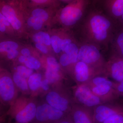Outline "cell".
I'll use <instances>...</instances> for the list:
<instances>
[{
  "label": "cell",
  "instance_id": "6da1fadb",
  "mask_svg": "<svg viewBox=\"0 0 123 123\" xmlns=\"http://www.w3.org/2000/svg\"><path fill=\"white\" fill-rule=\"evenodd\" d=\"M88 20L89 33L95 41L103 42L107 39L111 28V23L103 15L95 13L91 15Z\"/></svg>",
  "mask_w": 123,
  "mask_h": 123
},
{
  "label": "cell",
  "instance_id": "7a4b0ae2",
  "mask_svg": "<svg viewBox=\"0 0 123 123\" xmlns=\"http://www.w3.org/2000/svg\"><path fill=\"white\" fill-rule=\"evenodd\" d=\"M87 0H74L60 10L59 17L62 24L70 26L76 24L84 13Z\"/></svg>",
  "mask_w": 123,
  "mask_h": 123
},
{
  "label": "cell",
  "instance_id": "3957f363",
  "mask_svg": "<svg viewBox=\"0 0 123 123\" xmlns=\"http://www.w3.org/2000/svg\"><path fill=\"white\" fill-rule=\"evenodd\" d=\"M64 112L56 109L48 103L37 107L33 123H56L64 117Z\"/></svg>",
  "mask_w": 123,
  "mask_h": 123
},
{
  "label": "cell",
  "instance_id": "277c9868",
  "mask_svg": "<svg viewBox=\"0 0 123 123\" xmlns=\"http://www.w3.org/2000/svg\"><path fill=\"white\" fill-rule=\"evenodd\" d=\"M37 108L35 103L31 102L23 106L14 108L9 113L15 122L30 123L35 118Z\"/></svg>",
  "mask_w": 123,
  "mask_h": 123
},
{
  "label": "cell",
  "instance_id": "5b68a950",
  "mask_svg": "<svg viewBox=\"0 0 123 123\" xmlns=\"http://www.w3.org/2000/svg\"><path fill=\"white\" fill-rule=\"evenodd\" d=\"M19 5L1 0L0 4V12L6 17L16 30H20L21 23L17 17L18 10Z\"/></svg>",
  "mask_w": 123,
  "mask_h": 123
},
{
  "label": "cell",
  "instance_id": "8992f818",
  "mask_svg": "<svg viewBox=\"0 0 123 123\" xmlns=\"http://www.w3.org/2000/svg\"><path fill=\"white\" fill-rule=\"evenodd\" d=\"M15 86L12 78L7 75H1L0 78V95L2 101L9 103L15 97Z\"/></svg>",
  "mask_w": 123,
  "mask_h": 123
},
{
  "label": "cell",
  "instance_id": "52a82bcc",
  "mask_svg": "<svg viewBox=\"0 0 123 123\" xmlns=\"http://www.w3.org/2000/svg\"><path fill=\"white\" fill-rule=\"evenodd\" d=\"M101 54L98 48L93 44H84L79 48L78 59L86 64L95 63L100 59Z\"/></svg>",
  "mask_w": 123,
  "mask_h": 123
},
{
  "label": "cell",
  "instance_id": "ba28073f",
  "mask_svg": "<svg viewBox=\"0 0 123 123\" xmlns=\"http://www.w3.org/2000/svg\"><path fill=\"white\" fill-rule=\"evenodd\" d=\"M75 96L79 102L88 106L97 105L100 102L98 97L93 94L89 89L85 86L77 88Z\"/></svg>",
  "mask_w": 123,
  "mask_h": 123
},
{
  "label": "cell",
  "instance_id": "9c48e42d",
  "mask_svg": "<svg viewBox=\"0 0 123 123\" xmlns=\"http://www.w3.org/2000/svg\"><path fill=\"white\" fill-rule=\"evenodd\" d=\"M46 99L47 103L56 109L64 112L68 109V101L57 92L54 91L49 92L46 95Z\"/></svg>",
  "mask_w": 123,
  "mask_h": 123
},
{
  "label": "cell",
  "instance_id": "30bf717a",
  "mask_svg": "<svg viewBox=\"0 0 123 123\" xmlns=\"http://www.w3.org/2000/svg\"><path fill=\"white\" fill-rule=\"evenodd\" d=\"M58 0H20V4L26 8L35 7L55 8L59 5Z\"/></svg>",
  "mask_w": 123,
  "mask_h": 123
},
{
  "label": "cell",
  "instance_id": "8fae6325",
  "mask_svg": "<svg viewBox=\"0 0 123 123\" xmlns=\"http://www.w3.org/2000/svg\"><path fill=\"white\" fill-rule=\"evenodd\" d=\"M118 114H123V112L116 111L106 106H100L95 110V119L97 122L103 123L110 117Z\"/></svg>",
  "mask_w": 123,
  "mask_h": 123
},
{
  "label": "cell",
  "instance_id": "7c38bea8",
  "mask_svg": "<svg viewBox=\"0 0 123 123\" xmlns=\"http://www.w3.org/2000/svg\"><path fill=\"white\" fill-rule=\"evenodd\" d=\"M108 11L115 18H120L123 14V0H107Z\"/></svg>",
  "mask_w": 123,
  "mask_h": 123
},
{
  "label": "cell",
  "instance_id": "4fadbf2b",
  "mask_svg": "<svg viewBox=\"0 0 123 123\" xmlns=\"http://www.w3.org/2000/svg\"><path fill=\"white\" fill-rule=\"evenodd\" d=\"M75 76L77 80L84 82L87 80L89 76V68L87 64L79 61L75 67Z\"/></svg>",
  "mask_w": 123,
  "mask_h": 123
},
{
  "label": "cell",
  "instance_id": "5bb4252c",
  "mask_svg": "<svg viewBox=\"0 0 123 123\" xmlns=\"http://www.w3.org/2000/svg\"><path fill=\"white\" fill-rule=\"evenodd\" d=\"M72 119L74 123H92L88 114L81 110H75L73 112Z\"/></svg>",
  "mask_w": 123,
  "mask_h": 123
},
{
  "label": "cell",
  "instance_id": "9a60e30c",
  "mask_svg": "<svg viewBox=\"0 0 123 123\" xmlns=\"http://www.w3.org/2000/svg\"><path fill=\"white\" fill-rule=\"evenodd\" d=\"M42 81V76L38 73H33L28 78V86L32 91H36L40 87Z\"/></svg>",
  "mask_w": 123,
  "mask_h": 123
},
{
  "label": "cell",
  "instance_id": "2e32d148",
  "mask_svg": "<svg viewBox=\"0 0 123 123\" xmlns=\"http://www.w3.org/2000/svg\"><path fill=\"white\" fill-rule=\"evenodd\" d=\"M31 8V16L42 20L43 22L47 21L49 18V12L47 9L43 7H32Z\"/></svg>",
  "mask_w": 123,
  "mask_h": 123
},
{
  "label": "cell",
  "instance_id": "e0dca14e",
  "mask_svg": "<svg viewBox=\"0 0 123 123\" xmlns=\"http://www.w3.org/2000/svg\"><path fill=\"white\" fill-rule=\"evenodd\" d=\"M12 79L14 84L20 90L24 92L29 90V86L26 79L21 76L17 72L13 74Z\"/></svg>",
  "mask_w": 123,
  "mask_h": 123
},
{
  "label": "cell",
  "instance_id": "ac0fdd59",
  "mask_svg": "<svg viewBox=\"0 0 123 123\" xmlns=\"http://www.w3.org/2000/svg\"><path fill=\"white\" fill-rule=\"evenodd\" d=\"M33 39L36 43H43L46 46L51 45V37L48 34L43 31L35 34L33 36Z\"/></svg>",
  "mask_w": 123,
  "mask_h": 123
},
{
  "label": "cell",
  "instance_id": "d6986e66",
  "mask_svg": "<svg viewBox=\"0 0 123 123\" xmlns=\"http://www.w3.org/2000/svg\"><path fill=\"white\" fill-rule=\"evenodd\" d=\"M79 50L76 44L73 43H70L65 50L64 52L68 55L71 59L72 64L76 63L78 60Z\"/></svg>",
  "mask_w": 123,
  "mask_h": 123
},
{
  "label": "cell",
  "instance_id": "ffe728a7",
  "mask_svg": "<svg viewBox=\"0 0 123 123\" xmlns=\"http://www.w3.org/2000/svg\"><path fill=\"white\" fill-rule=\"evenodd\" d=\"M112 76L115 80L119 82L123 81V71L117 62H115L111 66Z\"/></svg>",
  "mask_w": 123,
  "mask_h": 123
},
{
  "label": "cell",
  "instance_id": "44dd1931",
  "mask_svg": "<svg viewBox=\"0 0 123 123\" xmlns=\"http://www.w3.org/2000/svg\"><path fill=\"white\" fill-rule=\"evenodd\" d=\"M59 72L47 67L45 72V77L48 80L49 84H53L59 80L60 78Z\"/></svg>",
  "mask_w": 123,
  "mask_h": 123
},
{
  "label": "cell",
  "instance_id": "7402d4cb",
  "mask_svg": "<svg viewBox=\"0 0 123 123\" xmlns=\"http://www.w3.org/2000/svg\"><path fill=\"white\" fill-rule=\"evenodd\" d=\"M18 47V44L16 42L11 41H5L0 43V51L1 53H7L11 50L17 49Z\"/></svg>",
  "mask_w": 123,
  "mask_h": 123
},
{
  "label": "cell",
  "instance_id": "603a6c76",
  "mask_svg": "<svg viewBox=\"0 0 123 123\" xmlns=\"http://www.w3.org/2000/svg\"><path fill=\"white\" fill-rule=\"evenodd\" d=\"M24 64L27 68L33 70L38 69L41 66L40 62L35 57L31 56L27 57Z\"/></svg>",
  "mask_w": 123,
  "mask_h": 123
},
{
  "label": "cell",
  "instance_id": "cb8c5ba5",
  "mask_svg": "<svg viewBox=\"0 0 123 123\" xmlns=\"http://www.w3.org/2000/svg\"><path fill=\"white\" fill-rule=\"evenodd\" d=\"M44 22L37 18L31 16L27 20V23L28 25L36 30H38L42 29Z\"/></svg>",
  "mask_w": 123,
  "mask_h": 123
},
{
  "label": "cell",
  "instance_id": "d4e9b609",
  "mask_svg": "<svg viewBox=\"0 0 123 123\" xmlns=\"http://www.w3.org/2000/svg\"><path fill=\"white\" fill-rule=\"evenodd\" d=\"M62 39L56 35H53L51 37V45L55 53H59L62 51Z\"/></svg>",
  "mask_w": 123,
  "mask_h": 123
},
{
  "label": "cell",
  "instance_id": "484cf974",
  "mask_svg": "<svg viewBox=\"0 0 123 123\" xmlns=\"http://www.w3.org/2000/svg\"><path fill=\"white\" fill-rule=\"evenodd\" d=\"M17 72L21 76L25 79L29 78L31 75L33 74V70L28 68L26 66H18L16 68Z\"/></svg>",
  "mask_w": 123,
  "mask_h": 123
},
{
  "label": "cell",
  "instance_id": "4316f807",
  "mask_svg": "<svg viewBox=\"0 0 123 123\" xmlns=\"http://www.w3.org/2000/svg\"><path fill=\"white\" fill-rule=\"evenodd\" d=\"M111 89V86L106 85L97 86L92 89L93 92L98 95H103L107 93Z\"/></svg>",
  "mask_w": 123,
  "mask_h": 123
},
{
  "label": "cell",
  "instance_id": "83f0119b",
  "mask_svg": "<svg viewBox=\"0 0 123 123\" xmlns=\"http://www.w3.org/2000/svg\"><path fill=\"white\" fill-rule=\"evenodd\" d=\"M47 68L59 72V64L55 58L52 57H48L47 58Z\"/></svg>",
  "mask_w": 123,
  "mask_h": 123
},
{
  "label": "cell",
  "instance_id": "f1b7e54d",
  "mask_svg": "<svg viewBox=\"0 0 123 123\" xmlns=\"http://www.w3.org/2000/svg\"><path fill=\"white\" fill-rule=\"evenodd\" d=\"M103 123H123V114H118L110 117Z\"/></svg>",
  "mask_w": 123,
  "mask_h": 123
},
{
  "label": "cell",
  "instance_id": "f546056e",
  "mask_svg": "<svg viewBox=\"0 0 123 123\" xmlns=\"http://www.w3.org/2000/svg\"><path fill=\"white\" fill-rule=\"evenodd\" d=\"M116 45L123 57V30L119 33L117 38Z\"/></svg>",
  "mask_w": 123,
  "mask_h": 123
},
{
  "label": "cell",
  "instance_id": "4dcf8cb0",
  "mask_svg": "<svg viewBox=\"0 0 123 123\" xmlns=\"http://www.w3.org/2000/svg\"><path fill=\"white\" fill-rule=\"evenodd\" d=\"M93 83L96 86L101 85H106L111 86L112 83L110 81L108 80L105 78L102 77H97L93 79Z\"/></svg>",
  "mask_w": 123,
  "mask_h": 123
},
{
  "label": "cell",
  "instance_id": "1f68e13d",
  "mask_svg": "<svg viewBox=\"0 0 123 123\" xmlns=\"http://www.w3.org/2000/svg\"><path fill=\"white\" fill-rule=\"evenodd\" d=\"M60 63L63 66H68L72 64V61L68 55L64 53L61 56L60 59Z\"/></svg>",
  "mask_w": 123,
  "mask_h": 123
},
{
  "label": "cell",
  "instance_id": "d6a6232c",
  "mask_svg": "<svg viewBox=\"0 0 123 123\" xmlns=\"http://www.w3.org/2000/svg\"><path fill=\"white\" fill-rule=\"evenodd\" d=\"M35 47L38 50L44 54H47L48 52L47 48L46 45L44 44L37 43L35 44Z\"/></svg>",
  "mask_w": 123,
  "mask_h": 123
},
{
  "label": "cell",
  "instance_id": "836d02e7",
  "mask_svg": "<svg viewBox=\"0 0 123 123\" xmlns=\"http://www.w3.org/2000/svg\"><path fill=\"white\" fill-rule=\"evenodd\" d=\"M72 43V40L69 38H66L62 39L61 44L62 51L64 52L65 50L67 47Z\"/></svg>",
  "mask_w": 123,
  "mask_h": 123
},
{
  "label": "cell",
  "instance_id": "e575fe53",
  "mask_svg": "<svg viewBox=\"0 0 123 123\" xmlns=\"http://www.w3.org/2000/svg\"><path fill=\"white\" fill-rule=\"evenodd\" d=\"M18 55V51L17 49L11 50L7 53V57L9 59H15Z\"/></svg>",
  "mask_w": 123,
  "mask_h": 123
},
{
  "label": "cell",
  "instance_id": "d590c367",
  "mask_svg": "<svg viewBox=\"0 0 123 123\" xmlns=\"http://www.w3.org/2000/svg\"><path fill=\"white\" fill-rule=\"evenodd\" d=\"M49 82L48 80L46 78V79H43V80H42L40 87L42 88L43 90L47 91L49 89Z\"/></svg>",
  "mask_w": 123,
  "mask_h": 123
},
{
  "label": "cell",
  "instance_id": "8d00e7d4",
  "mask_svg": "<svg viewBox=\"0 0 123 123\" xmlns=\"http://www.w3.org/2000/svg\"><path fill=\"white\" fill-rule=\"evenodd\" d=\"M0 21L2 22L5 25L7 26H11L8 20L7 19V18L3 15L1 13H0Z\"/></svg>",
  "mask_w": 123,
  "mask_h": 123
},
{
  "label": "cell",
  "instance_id": "74e56055",
  "mask_svg": "<svg viewBox=\"0 0 123 123\" xmlns=\"http://www.w3.org/2000/svg\"><path fill=\"white\" fill-rule=\"evenodd\" d=\"M21 53L23 55L26 57L31 56L30 51L28 48H24L22 49L21 51Z\"/></svg>",
  "mask_w": 123,
  "mask_h": 123
},
{
  "label": "cell",
  "instance_id": "f35d334b",
  "mask_svg": "<svg viewBox=\"0 0 123 123\" xmlns=\"http://www.w3.org/2000/svg\"><path fill=\"white\" fill-rule=\"evenodd\" d=\"M56 123H74L72 119H69V118L64 117Z\"/></svg>",
  "mask_w": 123,
  "mask_h": 123
},
{
  "label": "cell",
  "instance_id": "ab89813d",
  "mask_svg": "<svg viewBox=\"0 0 123 123\" xmlns=\"http://www.w3.org/2000/svg\"><path fill=\"white\" fill-rule=\"evenodd\" d=\"M6 30V26L2 22L0 21V31L1 32L3 33Z\"/></svg>",
  "mask_w": 123,
  "mask_h": 123
},
{
  "label": "cell",
  "instance_id": "60d3db41",
  "mask_svg": "<svg viewBox=\"0 0 123 123\" xmlns=\"http://www.w3.org/2000/svg\"><path fill=\"white\" fill-rule=\"evenodd\" d=\"M27 58V57H25L24 56L22 55L18 57V61L20 63H24L26 60Z\"/></svg>",
  "mask_w": 123,
  "mask_h": 123
},
{
  "label": "cell",
  "instance_id": "b9f144b4",
  "mask_svg": "<svg viewBox=\"0 0 123 123\" xmlns=\"http://www.w3.org/2000/svg\"><path fill=\"white\" fill-rule=\"evenodd\" d=\"M1 0L13 3H18L20 1V0Z\"/></svg>",
  "mask_w": 123,
  "mask_h": 123
},
{
  "label": "cell",
  "instance_id": "7bdbcfd3",
  "mask_svg": "<svg viewBox=\"0 0 123 123\" xmlns=\"http://www.w3.org/2000/svg\"><path fill=\"white\" fill-rule=\"evenodd\" d=\"M58 0L61 1H63V2H69V3L70 2L73 1L74 0Z\"/></svg>",
  "mask_w": 123,
  "mask_h": 123
},
{
  "label": "cell",
  "instance_id": "ee69618b",
  "mask_svg": "<svg viewBox=\"0 0 123 123\" xmlns=\"http://www.w3.org/2000/svg\"><path fill=\"white\" fill-rule=\"evenodd\" d=\"M120 18V20H121V22H122V23H123V14L121 16V17Z\"/></svg>",
  "mask_w": 123,
  "mask_h": 123
},
{
  "label": "cell",
  "instance_id": "f6af8a7d",
  "mask_svg": "<svg viewBox=\"0 0 123 123\" xmlns=\"http://www.w3.org/2000/svg\"><path fill=\"white\" fill-rule=\"evenodd\" d=\"M18 123V122H15V123Z\"/></svg>",
  "mask_w": 123,
  "mask_h": 123
}]
</instances>
